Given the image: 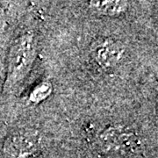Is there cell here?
<instances>
[{
	"instance_id": "cell-5",
	"label": "cell",
	"mask_w": 158,
	"mask_h": 158,
	"mask_svg": "<svg viewBox=\"0 0 158 158\" xmlns=\"http://www.w3.org/2000/svg\"><path fill=\"white\" fill-rule=\"evenodd\" d=\"M88 8L90 11L101 16L119 17L127 12L129 3L122 0H104V1H89Z\"/></svg>"
},
{
	"instance_id": "cell-7",
	"label": "cell",
	"mask_w": 158,
	"mask_h": 158,
	"mask_svg": "<svg viewBox=\"0 0 158 158\" xmlns=\"http://www.w3.org/2000/svg\"><path fill=\"white\" fill-rule=\"evenodd\" d=\"M2 17H3V15H2V11L0 10V23L2 22Z\"/></svg>"
},
{
	"instance_id": "cell-6",
	"label": "cell",
	"mask_w": 158,
	"mask_h": 158,
	"mask_svg": "<svg viewBox=\"0 0 158 158\" xmlns=\"http://www.w3.org/2000/svg\"><path fill=\"white\" fill-rule=\"evenodd\" d=\"M53 92V85L48 81H43L40 83L31 90L28 96L30 104L38 105L51 96Z\"/></svg>"
},
{
	"instance_id": "cell-2",
	"label": "cell",
	"mask_w": 158,
	"mask_h": 158,
	"mask_svg": "<svg viewBox=\"0 0 158 158\" xmlns=\"http://www.w3.org/2000/svg\"><path fill=\"white\" fill-rule=\"evenodd\" d=\"M90 56L94 62L105 70L118 67L126 56V46L114 37L97 39L90 47Z\"/></svg>"
},
{
	"instance_id": "cell-4",
	"label": "cell",
	"mask_w": 158,
	"mask_h": 158,
	"mask_svg": "<svg viewBox=\"0 0 158 158\" xmlns=\"http://www.w3.org/2000/svg\"><path fill=\"white\" fill-rule=\"evenodd\" d=\"M98 141L106 150L127 151L135 148L137 136L133 131L121 126H111L102 131Z\"/></svg>"
},
{
	"instance_id": "cell-3",
	"label": "cell",
	"mask_w": 158,
	"mask_h": 158,
	"mask_svg": "<svg viewBox=\"0 0 158 158\" xmlns=\"http://www.w3.org/2000/svg\"><path fill=\"white\" fill-rule=\"evenodd\" d=\"M40 144V138L37 131L19 130L6 138L4 151L11 158H29L39 150Z\"/></svg>"
},
{
	"instance_id": "cell-1",
	"label": "cell",
	"mask_w": 158,
	"mask_h": 158,
	"mask_svg": "<svg viewBox=\"0 0 158 158\" xmlns=\"http://www.w3.org/2000/svg\"><path fill=\"white\" fill-rule=\"evenodd\" d=\"M36 56V42L33 33H24L14 40L8 55L5 90L13 92L27 78Z\"/></svg>"
}]
</instances>
